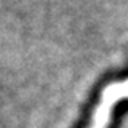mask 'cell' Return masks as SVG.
I'll use <instances>...</instances> for the list:
<instances>
[{"mask_svg": "<svg viewBox=\"0 0 128 128\" xmlns=\"http://www.w3.org/2000/svg\"><path fill=\"white\" fill-rule=\"evenodd\" d=\"M122 98H128V82L114 83L112 86L106 88L104 94L101 96L99 106L94 110V117H93V122H91L90 128H107L112 104L117 102Z\"/></svg>", "mask_w": 128, "mask_h": 128, "instance_id": "cell-1", "label": "cell"}]
</instances>
